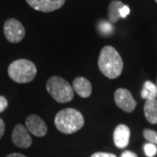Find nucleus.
<instances>
[{
  "label": "nucleus",
  "mask_w": 157,
  "mask_h": 157,
  "mask_svg": "<svg viewBox=\"0 0 157 157\" xmlns=\"http://www.w3.org/2000/svg\"><path fill=\"white\" fill-rule=\"evenodd\" d=\"M123 6V3L119 0H113L109 4L108 8H107V17H108L109 22L114 24L121 18L120 11Z\"/></svg>",
  "instance_id": "nucleus-13"
},
{
  "label": "nucleus",
  "mask_w": 157,
  "mask_h": 157,
  "mask_svg": "<svg viewBox=\"0 0 157 157\" xmlns=\"http://www.w3.org/2000/svg\"><path fill=\"white\" fill-rule=\"evenodd\" d=\"M33 9L41 12H52L64 6L66 0H26Z\"/></svg>",
  "instance_id": "nucleus-8"
},
{
  "label": "nucleus",
  "mask_w": 157,
  "mask_h": 157,
  "mask_svg": "<svg viewBox=\"0 0 157 157\" xmlns=\"http://www.w3.org/2000/svg\"><path fill=\"white\" fill-rule=\"evenodd\" d=\"M141 97L145 100H155L157 97V86L153 82L147 80L144 83L141 91Z\"/></svg>",
  "instance_id": "nucleus-14"
},
{
  "label": "nucleus",
  "mask_w": 157,
  "mask_h": 157,
  "mask_svg": "<svg viewBox=\"0 0 157 157\" xmlns=\"http://www.w3.org/2000/svg\"><path fill=\"white\" fill-rule=\"evenodd\" d=\"M98 28L99 31L102 35H105V36H108L110 34H112L113 31V27L112 25V23L107 22V21H101L99 23V25H98Z\"/></svg>",
  "instance_id": "nucleus-15"
},
{
  "label": "nucleus",
  "mask_w": 157,
  "mask_h": 157,
  "mask_svg": "<svg viewBox=\"0 0 157 157\" xmlns=\"http://www.w3.org/2000/svg\"><path fill=\"white\" fill-rule=\"evenodd\" d=\"M7 107H8V101L6 100V97L0 95V113L5 111Z\"/></svg>",
  "instance_id": "nucleus-19"
},
{
  "label": "nucleus",
  "mask_w": 157,
  "mask_h": 157,
  "mask_svg": "<svg viewBox=\"0 0 157 157\" xmlns=\"http://www.w3.org/2000/svg\"><path fill=\"white\" fill-rule=\"evenodd\" d=\"M114 101L118 107L127 113L133 112L137 104L132 94L126 88H119L115 91Z\"/></svg>",
  "instance_id": "nucleus-6"
},
{
  "label": "nucleus",
  "mask_w": 157,
  "mask_h": 157,
  "mask_svg": "<svg viewBox=\"0 0 157 157\" xmlns=\"http://www.w3.org/2000/svg\"><path fill=\"white\" fill-rule=\"evenodd\" d=\"M11 140L16 146L21 148H28L33 143L29 131L22 124H17L14 127Z\"/></svg>",
  "instance_id": "nucleus-7"
},
{
  "label": "nucleus",
  "mask_w": 157,
  "mask_h": 157,
  "mask_svg": "<svg viewBox=\"0 0 157 157\" xmlns=\"http://www.w3.org/2000/svg\"><path fill=\"white\" fill-rule=\"evenodd\" d=\"M98 67L107 78H118L123 71V60L120 53L111 45L104 46L101 51Z\"/></svg>",
  "instance_id": "nucleus-1"
},
{
  "label": "nucleus",
  "mask_w": 157,
  "mask_h": 157,
  "mask_svg": "<svg viewBox=\"0 0 157 157\" xmlns=\"http://www.w3.org/2000/svg\"><path fill=\"white\" fill-rule=\"evenodd\" d=\"M9 77L19 84L33 81L37 75V67L33 62L25 59L13 61L8 67Z\"/></svg>",
  "instance_id": "nucleus-3"
},
{
  "label": "nucleus",
  "mask_w": 157,
  "mask_h": 157,
  "mask_svg": "<svg viewBox=\"0 0 157 157\" xmlns=\"http://www.w3.org/2000/svg\"><path fill=\"white\" fill-rule=\"evenodd\" d=\"M130 129L125 124H120L113 131V142L119 148H125L128 145Z\"/></svg>",
  "instance_id": "nucleus-10"
},
{
  "label": "nucleus",
  "mask_w": 157,
  "mask_h": 157,
  "mask_svg": "<svg viewBox=\"0 0 157 157\" xmlns=\"http://www.w3.org/2000/svg\"><path fill=\"white\" fill-rule=\"evenodd\" d=\"M155 2H156V3H157V0H155Z\"/></svg>",
  "instance_id": "nucleus-24"
},
{
  "label": "nucleus",
  "mask_w": 157,
  "mask_h": 157,
  "mask_svg": "<svg viewBox=\"0 0 157 157\" xmlns=\"http://www.w3.org/2000/svg\"><path fill=\"white\" fill-rule=\"evenodd\" d=\"M25 126L30 133L38 137H43L47 133V125L36 114H32L26 118Z\"/></svg>",
  "instance_id": "nucleus-9"
},
{
  "label": "nucleus",
  "mask_w": 157,
  "mask_h": 157,
  "mask_svg": "<svg viewBox=\"0 0 157 157\" xmlns=\"http://www.w3.org/2000/svg\"><path fill=\"white\" fill-rule=\"evenodd\" d=\"M121 157H138V156H137V155L135 154L134 152L126 150V151H124L123 153L121 154Z\"/></svg>",
  "instance_id": "nucleus-22"
},
{
  "label": "nucleus",
  "mask_w": 157,
  "mask_h": 157,
  "mask_svg": "<svg viewBox=\"0 0 157 157\" xmlns=\"http://www.w3.org/2000/svg\"><path fill=\"white\" fill-rule=\"evenodd\" d=\"M91 157H117L115 155L111 153H106V152H97L93 154Z\"/></svg>",
  "instance_id": "nucleus-18"
},
{
  "label": "nucleus",
  "mask_w": 157,
  "mask_h": 157,
  "mask_svg": "<svg viewBox=\"0 0 157 157\" xmlns=\"http://www.w3.org/2000/svg\"><path fill=\"white\" fill-rule=\"evenodd\" d=\"M46 90L57 102L67 103L74 97L73 86L65 78L52 76L46 82Z\"/></svg>",
  "instance_id": "nucleus-4"
},
{
  "label": "nucleus",
  "mask_w": 157,
  "mask_h": 157,
  "mask_svg": "<svg viewBox=\"0 0 157 157\" xmlns=\"http://www.w3.org/2000/svg\"><path fill=\"white\" fill-rule=\"evenodd\" d=\"M4 33L10 43H19L25 36V29L21 23L16 18L6 20L4 25Z\"/></svg>",
  "instance_id": "nucleus-5"
},
{
  "label": "nucleus",
  "mask_w": 157,
  "mask_h": 157,
  "mask_svg": "<svg viewBox=\"0 0 157 157\" xmlns=\"http://www.w3.org/2000/svg\"><path fill=\"white\" fill-rule=\"evenodd\" d=\"M144 152L147 157H155L157 154V147L151 142L144 145Z\"/></svg>",
  "instance_id": "nucleus-17"
},
{
  "label": "nucleus",
  "mask_w": 157,
  "mask_h": 157,
  "mask_svg": "<svg viewBox=\"0 0 157 157\" xmlns=\"http://www.w3.org/2000/svg\"><path fill=\"white\" fill-rule=\"evenodd\" d=\"M144 114L151 124L157 123V100H147L144 104Z\"/></svg>",
  "instance_id": "nucleus-12"
},
{
  "label": "nucleus",
  "mask_w": 157,
  "mask_h": 157,
  "mask_svg": "<svg viewBox=\"0 0 157 157\" xmlns=\"http://www.w3.org/2000/svg\"><path fill=\"white\" fill-rule=\"evenodd\" d=\"M54 123L59 132L71 135L83 128L85 120L82 113L77 109L65 108L57 113Z\"/></svg>",
  "instance_id": "nucleus-2"
},
{
  "label": "nucleus",
  "mask_w": 157,
  "mask_h": 157,
  "mask_svg": "<svg viewBox=\"0 0 157 157\" xmlns=\"http://www.w3.org/2000/svg\"><path fill=\"white\" fill-rule=\"evenodd\" d=\"M6 157H26L25 155H24L22 154H19V153H12L10 154L9 155H7Z\"/></svg>",
  "instance_id": "nucleus-23"
},
{
  "label": "nucleus",
  "mask_w": 157,
  "mask_h": 157,
  "mask_svg": "<svg viewBox=\"0 0 157 157\" xmlns=\"http://www.w3.org/2000/svg\"><path fill=\"white\" fill-rule=\"evenodd\" d=\"M143 136L149 142H151L155 145H157V132L151 130V129L146 128L143 131Z\"/></svg>",
  "instance_id": "nucleus-16"
},
{
  "label": "nucleus",
  "mask_w": 157,
  "mask_h": 157,
  "mask_svg": "<svg viewBox=\"0 0 157 157\" xmlns=\"http://www.w3.org/2000/svg\"><path fill=\"white\" fill-rule=\"evenodd\" d=\"M129 13H130V9H129V7L128 6H125L121 9V11H120V14H121V18H125V17H127Z\"/></svg>",
  "instance_id": "nucleus-20"
},
{
  "label": "nucleus",
  "mask_w": 157,
  "mask_h": 157,
  "mask_svg": "<svg viewBox=\"0 0 157 157\" xmlns=\"http://www.w3.org/2000/svg\"><path fill=\"white\" fill-rule=\"evenodd\" d=\"M72 86L73 91H75L81 98H88L92 94V84L84 77H77L73 80Z\"/></svg>",
  "instance_id": "nucleus-11"
},
{
  "label": "nucleus",
  "mask_w": 157,
  "mask_h": 157,
  "mask_svg": "<svg viewBox=\"0 0 157 157\" xmlns=\"http://www.w3.org/2000/svg\"><path fill=\"white\" fill-rule=\"evenodd\" d=\"M5 131H6V124H5V121L0 118V139L3 137Z\"/></svg>",
  "instance_id": "nucleus-21"
}]
</instances>
